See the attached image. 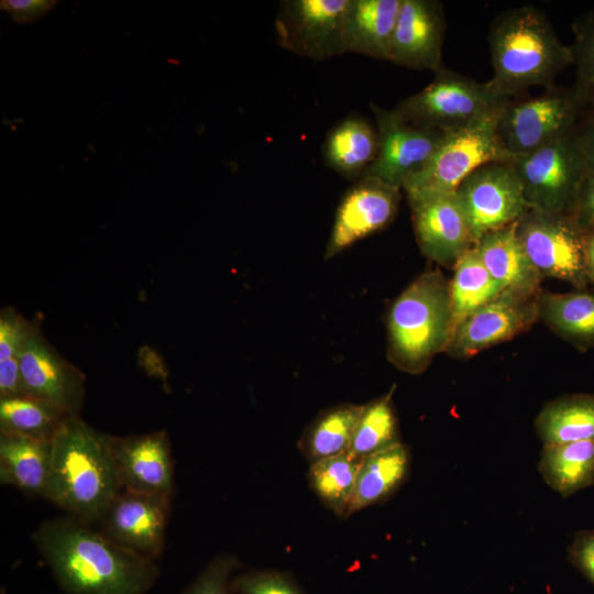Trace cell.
I'll use <instances>...</instances> for the list:
<instances>
[{
  "instance_id": "obj_18",
  "label": "cell",
  "mask_w": 594,
  "mask_h": 594,
  "mask_svg": "<svg viewBox=\"0 0 594 594\" xmlns=\"http://www.w3.org/2000/svg\"><path fill=\"white\" fill-rule=\"evenodd\" d=\"M122 490L174 494V460L166 430L118 437L108 435Z\"/></svg>"
},
{
  "instance_id": "obj_3",
  "label": "cell",
  "mask_w": 594,
  "mask_h": 594,
  "mask_svg": "<svg viewBox=\"0 0 594 594\" xmlns=\"http://www.w3.org/2000/svg\"><path fill=\"white\" fill-rule=\"evenodd\" d=\"M488 43L492 79L513 97L534 86H554L558 75L573 63L571 46L560 40L547 14L532 6L495 16Z\"/></svg>"
},
{
  "instance_id": "obj_40",
  "label": "cell",
  "mask_w": 594,
  "mask_h": 594,
  "mask_svg": "<svg viewBox=\"0 0 594 594\" xmlns=\"http://www.w3.org/2000/svg\"><path fill=\"white\" fill-rule=\"evenodd\" d=\"M594 106V105H593ZM578 139L588 168L594 170V109L576 127Z\"/></svg>"
},
{
  "instance_id": "obj_20",
  "label": "cell",
  "mask_w": 594,
  "mask_h": 594,
  "mask_svg": "<svg viewBox=\"0 0 594 594\" xmlns=\"http://www.w3.org/2000/svg\"><path fill=\"white\" fill-rule=\"evenodd\" d=\"M402 0H349L343 15L344 53L388 61Z\"/></svg>"
},
{
  "instance_id": "obj_2",
  "label": "cell",
  "mask_w": 594,
  "mask_h": 594,
  "mask_svg": "<svg viewBox=\"0 0 594 594\" xmlns=\"http://www.w3.org/2000/svg\"><path fill=\"white\" fill-rule=\"evenodd\" d=\"M122 491L108 435L67 417L52 440V459L44 498L82 522L100 520Z\"/></svg>"
},
{
  "instance_id": "obj_6",
  "label": "cell",
  "mask_w": 594,
  "mask_h": 594,
  "mask_svg": "<svg viewBox=\"0 0 594 594\" xmlns=\"http://www.w3.org/2000/svg\"><path fill=\"white\" fill-rule=\"evenodd\" d=\"M586 106L575 86H552L535 97L512 98L497 125L505 154L509 161L522 157L571 132Z\"/></svg>"
},
{
  "instance_id": "obj_27",
  "label": "cell",
  "mask_w": 594,
  "mask_h": 594,
  "mask_svg": "<svg viewBox=\"0 0 594 594\" xmlns=\"http://www.w3.org/2000/svg\"><path fill=\"white\" fill-rule=\"evenodd\" d=\"M538 471L543 481L562 497L594 483V440L542 447Z\"/></svg>"
},
{
  "instance_id": "obj_39",
  "label": "cell",
  "mask_w": 594,
  "mask_h": 594,
  "mask_svg": "<svg viewBox=\"0 0 594 594\" xmlns=\"http://www.w3.org/2000/svg\"><path fill=\"white\" fill-rule=\"evenodd\" d=\"M55 0H1V10L7 11L19 24L33 23L50 12Z\"/></svg>"
},
{
  "instance_id": "obj_7",
  "label": "cell",
  "mask_w": 594,
  "mask_h": 594,
  "mask_svg": "<svg viewBox=\"0 0 594 594\" xmlns=\"http://www.w3.org/2000/svg\"><path fill=\"white\" fill-rule=\"evenodd\" d=\"M505 105L463 128L446 132L426 167L404 185L406 197L454 193L479 167L509 161L497 134Z\"/></svg>"
},
{
  "instance_id": "obj_35",
  "label": "cell",
  "mask_w": 594,
  "mask_h": 594,
  "mask_svg": "<svg viewBox=\"0 0 594 594\" xmlns=\"http://www.w3.org/2000/svg\"><path fill=\"white\" fill-rule=\"evenodd\" d=\"M238 564L230 554L212 559L184 594H231V572Z\"/></svg>"
},
{
  "instance_id": "obj_22",
  "label": "cell",
  "mask_w": 594,
  "mask_h": 594,
  "mask_svg": "<svg viewBox=\"0 0 594 594\" xmlns=\"http://www.w3.org/2000/svg\"><path fill=\"white\" fill-rule=\"evenodd\" d=\"M377 150L376 128L361 116H350L328 132L322 144V157L333 172L358 180L374 162Z\"/></svg>"
},
{
  "instance_id": "obj_8",
  "label": "cell",
  "mask_w": 594,
  "mask_h": 594,
  "mask_svg": "<svg viewBox=\"0 0 594 594\" xmlns=\"http://www.w3.org/2000/svg\"><path fill=\"white\" fill-rule=\"evenodd\" d=\"M509 162L521 184L528 209L571 213L588 173L576 128Z\"/></svg>"
},
{
  "instance_id": "obj_16",
  "label": "cell",
  "mask_w": 594,
  "mask_h": 594,
  "mask_svg": "<svg viewBox=\"0 0 594 594\" xmlns=\"http://www.w3.org/2000/svg\"><path fill=\"white\" fill-rule=\"evenodd\" d=\"M420 252L442 267L453 270L475 243L468 218L454 193L407 197Z\"/></svg>"
},
{
  "instance_id": "obj_9",
  "label": "cell",
  "mask_w": 594,
  "mask_h": 594,
  "mask_svg": "<svg viewBox=\"0 0 594 594\" xmlns=\"http://www.w3.org/2000/svg\"><path fill=\"white\" fill-rule=\"evenodd\" d=\"M516 232L543 279H560L578 289L590 285L585 233L569 215L528 209L516 222Z\"/></svg>"
},
{
  "instance_id": "obj_4",
  "label": "cell",
  "mask_w": 594,
  "mask_h": 594,
  "mask_svg": "<svg viewBox=\"0 0 594 594\" xmlns=\"http://www.w3.org/2000/svg\"><path fill=\"white\" fill-rule=\"evenodd\" d=\"M385 324L388 362L407 374L425 372L453 333L449 279L438 268L424 271L393 300Z\"/></svg>"
},
{
  "instance_id": "obj_41",
  "label": "cell",
  "mask_w": 594,
  "mask_h": 594,
  "mask_svg": "<svg viewBox=\"0 0 594 594\" xmlns=\"http://www.w3.org/2000/svg\"><path fill=\"white\" fill-rule=\"evenodd\" d=\"M585 260L588 280L594 287V231L585 233Z\"/></svg>"
},
{
  "instance_id": "obj_10",
  "label": "cell",
  "mask_w": 594,
  "mask_h": 594,
  "mask_svg": "<svg viewBox=\"0 0 594 594\" xmlns=\"http://www.w3.org/2000/svg\"><path fill=\"white\" fill-rule=\"evenodd\" d=\"M454 194L468 218L475 244L484 234L515 223L528 210L521 184L509 161L479 167Z\"/></svg>"
},
{
  "instance_id": "obj_24",
  "label": "cell",
  "mask_w": 594,
  "mask_h": 594,
  "mask_svg": "<svg viewBox=\"0 0 594 594\" xmlns=\"http://www.w3.org/2000/svg\"><path fill=\"white\" fill-rule=\"evenodd\" d=\"M538 322L579 350L594 348V293L541 290Z\"/></svg>"
},
{
  "instance_id": "obj_23",
  "label": "cell",
  "mask_w": 594,
  "mask_h": 594,
  "mask_svg": "<svg viewBox=\"0 0 594 594\" xmlns=\"http://www.w3.org/2000/svg\"><path fill=\"white\" fill-rule=\"evenodd\" d=\"M52 441L0 432V481L32 496H45Z\"/></svg>"
},
{
  "instance_id": "obj_37",
  "label": "cell",
  "mask_w": 594,
  "mask_h": 594,
  "mask_svg": "<svg viewBox=\"0 0 594 594\" xmlns=\"http://www.w3.org/2000/svg\"><path fill=\"white\" fill-rule=\"evenodd\" d=\"M568 559L594 585V529L575 534L568 548Z\"/></svg>"
},
{
  "instance_id": "obj_28",
  "label": "cell",
  "mask_w": 594,
  "mask_h": 594,
  "mask_svg": "<svg viewBox=\"0 0 594 594\" xmlns=\"http://www.w3.org/2000/svg\"><path fill=\"white\" fill-rule=\"evenodd\" d=\"M362 408L363 405L343 403L318 414L298 442L310 464L349 451Z\"/></svg>"
},
{
  "instance_id": "obj_30",
  "label": "cell",
  "mask_w": 594,
  "mask_h": 594,
  "mask_svg": "<svg viewBox=\"0 0 594 594\" xmlns=\"http://www.w3.org/2000/svg\"><path fill=\"white\" fill-rule=\"evenodd\" d=\"M452 271L449 282L454 330L461 320L498 296L504 287L486 270L474 246L460 257Z\"/></svg>"
},
{
  "instance_id": "obj_17",
  "label": "cell",
  "mask_w": 594,
  "mask_h": 594,
  "mask_svg": "<svg viewBox=\"0 0 594 594\" xmlns=\"http://www.w3.org/2000/svg\"><path fill=\"white\" fill-rule=\"evenodd\" d=\"M172 496L122 490L100 519L108 538L155 560L165 546Z\"/></svg>"
},
{
  "instance_id": "obj_12",
  "label": "cell",
  "mask_w": 594,
  "mask_h": 594,
  "mask_svg": "<svg viewBox=\"0 0 594 594\" xmlns=\"http://www.w3.org/2000/svg\"><path fill=\"white\" fill-rule=\"evenodd\" d=\"M371 108L378 134V150L363 176L377 178L403 190L404 185L426 167L446 132L408 122L393 109L373 103Z\"/></svg>"
},
{
  "instance_id": "obj_25",
  "label": "cell",
  "mask_w": 594,
  "mask_h": 594,
  "mask_svg": "<svg viewBox=\"0 0 594 594\" xmlns=\"http://www.w3.org/2000/svg\"><path fill=\"white\" fill-rule=\"evenodd\" d=\"M411 454L399 442L363 459L355 482L350 515L387 501L406 482Z\"/></svg>"
},
{
  "instance_id": "obj_5",
  "label": "cell",
  "mask_w": 594,
  "mask_h": 594,
  "mask_svg": "<svg viewBox=\"0 0 594 594\" xmlns=\"http://www.w3.org/2000/svg\"><path fill=\"white\" fill-rule=\"evenodd\" d=\"M514 98L493 79L476 81L446 66L393 110L414 124L442 132L463 128Z\"/></svg>"
},
{
  "instance_id": "obj_33",
  "label": "cell",
  "mask_w": 594,
  "mask_h": 594,
  "mask_svg": "<svg viewBox=\"0 0 594 594\" xmlns=\"http://www.w3.org/2000/svg\"><path fill=\"white\" fill-rule=\"evenodd\" d=\"M572 66L575 88L586 105H594V10L578 16L572 24Z\"/></svg>"
},
{
  "instance_id": "obj_19",
  "label": "cell",
  "mask_w": 594,
  "mask_h": 594,
  "mask_svg": "<svg viewBox=\"0 0 594 594\" xmlns=\"http://www.w3.org/2000/svg\"><path fill=\"white\" fill-rule=\"evenodd\" d=\"M447 22L437 0H402L391 45L389 62L410 69L444 67L442 46Z\"/></svg>"
},
{
  "instance_id": "obj_13",
  "label": "cell",
  "mask_w": 594,
  "mask_h": 594,
  "mask_svg": "<svg viewBox=\"0 0 594 594\" xmlns=\"http://www.w3.org/2000/svg\"><path fill=\"white\" fill-rule=\"evenodd\" d=\"M349 0H285L275 18L283 48L312 61L345 54L343 15Z\"/></svg>"
},
{
  "instance_id": "obj_1",
  "label": "cell",
  "mask_w": 594,
  "mask_h": 594,
  "mask_svg": "<svg viewBox=\"0 0 594 594\" xmlns=\"http://www.w3.org/2000/svg\"><path fill=\"white\" fill-rule=\"evenodd\" d=\"M33 541L66 594H144L160 574L155 560L73 517L45 520Z\"/></svg>"
},
{
  "instance_id": "obj_38",
  "label": "cell",
  "mask_w": 594,
  "mask_h": 594,
  "mask_svg": "<svg viewBox=\"0 0 594 594\" xmlns=\"http://www.w3.org/2000/svg\"><path fill=\"white\" fill-rule=\"evenodd\" d=\"M569 216L583 233L594 231V170L586 174Z\"/></svg>"
},
{
  "instance_id": "obj_26",
  "label": "cell",
  "mask_w": 594,
  "mask_h": 594,
  "mask_svg": "<svg viewBox=\"0 0 594 594\" xmlns=\"http://www.w3.org/2000/svg\"><path fill=\"white\" fill-rule=\"evenodd\" d=\"M535 431L543 446L594 440V394L549 400L535 418Z\"/></svg>"
},
{
  "instance_id": "obj_36",
  "label": "cell",
  "mask_w": 594,
  "mask_h": 594,
  "mask_svg": "<svg viewBox=\"0 0 594 594\" xmlns=\"http://www.w3.org/2000/svg\"><path fill=\"white\" fill-rule=\"evenodd\" d=\"M231 585L238 594H302L286 575L273 571L241 574Z\"/></svg>"
},
{
  "instance_id": "obj_32",
  "label": "cell",
  "mask_w": 594,
  "mask_h": 594,
  "mask_svg": "<svg viewBox=\"0 0 594 594\" xmlns=\"http://www.w3.org/2000/svg\"><path fill=\"white\" fill-rule=\"evenodd\" d=\"M393 393L394 387L363 405L349 449L350 453L363 460L402 442Z\"/></svg>"
},
{
  "instance_id": "obj_29",
  "label": "cell",
  "mask_w": 594,
  "mask_h": 594,
  "mask_svg": "<svg viewBox=\"0 0 594 594\" xmlns=\"http://www.w3.org/2000/svg\"><path fill=\"white\" fill-rule=\"evenodd\" d=\"M362 459L344 452L312 463L308 482L321 503L340 518L350 516L355 482Z\"/></svg>"
},
{
  "instance_id": "obj_14",
  "label": "cell",
  "mask_w": 594,
  "mask_h": 594,
  "mask_svg": "<svg viewBox=\"0 0 594 594\" xmlns=\"http://www.w3.org/2000/svg\"><path fill=\"white\" fill-rule=\"evenodd\" d=\"M23 394L48 403L67 416H79L85 374L44 337L36 322L20 356Z\"/></svg>"
},
{
  "instance_id": "obj_34",
  "label": "cell",
  "mask_w": 594,
  "mask_h": 594,
  "mask_svg": "<svg viewBox=\"0 0 594 594\" xmlns=\"http://www.w3.org/2000/svg\"><path fill=\"white\" fill-rule=\"evenodd\" d=\"M36 322L26 319L13 307L0 311V364L20 365L23 348Z\"/></svg>"
},
{
  "instance_id": "obj_15",
  "label": "cell",
  "mask_w": 594,
  "mask_h": 594,
  "mask_svg": "<svg viewBox=\"0 0 594 594\" xmlns=\"http://www.w3.org/2000/svg\"><path fill=\"white\" fill-rule=\"evenodd\" d=\"M400 200L398 187L370 176L355 180L340 200L323 258L330 260L389 226Z\"/></svg>"
},
{
  "instance_id": "obj_21",
  "label": "cell",
  "mask_w": 594,
  "mask_h": 594,
  "mask_svg": "<svg viewBox=\"0 0 594 594\" xmlns=\"http://www.w3.org/2000/svg\"><path fill=\"white\" fill-rule=\"evenodd\" d=\"M516 222L484 234L474 248L504 289L537 295L542 290L543 277L527 256L517 237Z\"/></svg>"
},
{
  "instance_id": "obj_31",
  "label": "cell",
  "mask_w": 594,
  "mask_h": 594,
  "mask_svg": "<svg viewBox=\"0 0 594 594\" xmlns=\"http://www.w3.org/2000/svg\"><path fill=\"white\" fill-rule=\"evenodd\" d=\"M70 416L30 395L0 397V432L51 442Z\"/></svg>"
},
{
  "instance_id": "obj_11",
  "label": "cell",
  "mask_w": 594,
  "mask_h": 594,
  "mask_svg": "<svg viewBox=\"0 0 594 594\" xmlns=\"http://www.w3.org/2000/svg\"><path fill=\"white\" fill-rule=\"evenodd\" d=\"M539 294L504 289L457 324L444 353L457 360H469L528 332L538 322Z\"/></svg>"
}]
</instances>
